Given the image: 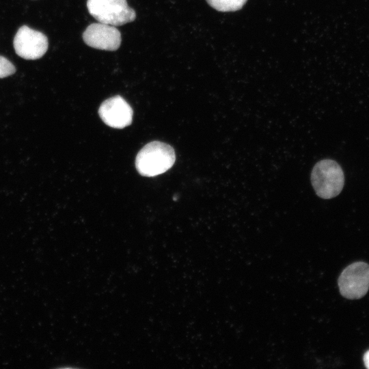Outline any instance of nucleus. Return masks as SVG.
I'll return each mask as SVG.
<instances>
[{
	"label": "nucleus",
	"instance_id": "obj_8",
	"mask_svg": "<svg viewBox=\"0 0 369 369\" xmlns=\"http://www.w3.org/2000/svg\"><path fill=\"white\" fill-rule=\"evenodd\" d=\"M208 3L220 12H233L240 10L247 0H206Z\"/></svg>",
	"mask_w": 369,
	"mask_h": 369
},
{
	"label": "nucleus",
	"instance_id": "obj_3",
	"mask_svg": "<svg viewBox=\"0 0 369 369\" xmlns=\"http://www.w3.org/2000/svg\"><path fill=\"white\" fill-rule=\"evenodd\" d=\"M89 13L99 23L120 26L135 19V10L126 0H87Z\"/></svg>",
	"mask_w": 369,
	"mask_h": 369
},
{
	"label": "nucleus",
	"instance_id": "obj_2",
	"mask_svg": "<svg viewBox=\"0 0 369 369\" xmlns=\"http://www.w3.org/2000/svg\"><path fill=\"white\" fill-rule=\"evenodd\" d=\"M311 182L318 197L331 199L340 194L343 189L344 172L336 161L323 159L314 165L311 173Z\"/></svg>",
	"mask_w": 369,
	"mask_h": 369
},
{
	"label": "nucleus",
	"instance_id": "obj_1",
	"mask_svg": "<svg viewBox=\"0 0 369 369\" xmlns=\"http://www.w3.org/2000/svg\"><path fill=\"white\" fill-rule=\"evenodd\" d=\"M176 155L173 148L161 141H152L138 152L135 166L138 172L148 177L161 174L174 165Z\"/></svg>",
	"mask_w": 369,
	"mask_h": 369
},
{
	"label": "nucleus",
	"instance_id": "obj_5",
	"mask_svg": "<svg viewBox=\"0 0 369 369\" xmlns=\"http://www.w3.org/2000/svg\"><path fill=\"white\" fill-rule=\"evenodd\" d=\"M16 53L25 59H38L46 52L49 46L47 37L40 31L27 25L20 27L14 38Z\"/></svg>",
	"mask_w": 369,
	"mask_h": 369
},
{
	"label": "nucleus",
	"instance_id": "obj_10",
	"mask_svg": "<svg viewBox=\"0 0 369 369\" xmlns=\"http://www.w3.org/2000/svg\"><path fill=\"white\" fill-rule=\"evenodd\" d=\"M363 360H364V363L365 366L367 368H369V350L367 351L364 353V357H363Z\"/></svg>",
	"mask_w": 369,
	"mask_h": 369
},
{
	"label": "nucleus",
	"instance_id": "obj_7",
	"mask_svg": "<svg viewBox=\"0 0 369 369\" xmlns=\"http://www.w3.org/2000/svg\"><path fill=\"white\" fill-rule=\"evenodd\" d=\"M98 113L102 120L113 128H123L132 122L133 109L120 96L105 100L100 105Z\"/></svg>",
	"mask_w": 369,
	"mask_h": 369
},
{
	"label": "nucleus",
	"instance_id": "obj_4",
	"mask_svg": "<svg viewBox=\"0 0 369 369\" xmlns=\"http://www.w3.org/2000/svg\"><path fill=\"white\" fill-rule=\"evenodd\" d=\"M340 294L348 299L364 297L369 289V264L356 262L346 266L338 280Z\"/></svg>",
	"mask_w": 369,
	"mask_h": 369
},
{
	"label": "nucleus",
	"instance_id": "obj_6",
	"mask_svg": "<svg viewBox=\"0 0 369 369\" xmlns=\"http://www.w3.org/2000/svg\"><path fill=\"white\" fill-rule=\"evenodd\" d=\"M85 43L90 47L105 51H115L121 44V34L113 25L96 23L90 24L83 33Z\"/></svg>",
	"mask_w": 369,
	"mask_h": 369
},
{
	"label": "nucleus",
	"instance_id": "obj_9",
	"mask_svg": "<svg viewBox=\"0 0 369 369\" xmlns=\"http://www.w3.org/2000/svg\"><path fill=\"white\" fill-rule=\"evenodd\" d=\"M16 72L14 65L7 58L0 55V78L8 77Z\"/></svg>",
	"mask_w": 369,
	"mask_h": 369
}]
</instances>
